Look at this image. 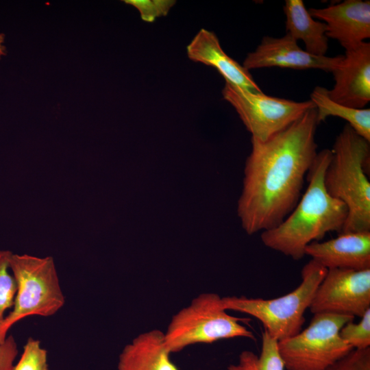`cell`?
<instances>
[{
    "label": "cell",
    "mask_w": 370,
    "mask_h": 370,
    "mask_svg": "<svg viewBox=\"0 0 370 370\" xmlns=\"http://www.w3.org/2000/svg\"><path fill=\"white\" fill-rule=\"evenodd\" d=\"M328 269L310 260L301 269V282L293 291L274 299L245 296L222 297L223 308L247 314L259 320L264 330L280 341L299 334L305 323L304 313Z\"/></svg>",
    "instance_id": "obj_4"
},
{
    "label": "cell",
    "mask_w": 370,
    "mask_h": 370,
    "mask_svg": "<svg viewBox=\"0 0 370 370\" xmlns=\"http://www.w3.org/2000/svg\"><path fill=\"white\" fill-rule=\"evenodd\" d=\"M10 269L17 291L12 310L0 323V343L18 321L29 316H53L65 304L53 257L13 253Z\"/></svg>",
    "instance_id": "obj_5"
},
{
    "label": "cell",
    "mask_w": 370,
    "mask_h": 370,
    "mask_svg": "<svg viewBox=\"0 0 370 370\" xmlns=\"http://www.w3.org/2000/svg\"><path fill=\"white\" fill-rule=\"evenodd\" d=\"M186 51L192 61L216 69L225 82L252 92H262L249 71L222 49L214 32L201 29L188 45Z\"/></svg>",
    "instance_id": "obj_14"
},
{
    "label": "cell",
    "mask_w": 370,
    "mask_h": 370,
    "mask_svg": "<svg viewBox=\"0 0 370 370\" xmlns=\"http://www.w3.org/2000/svg\"><path fill=\"white\" fill-rule=\"evenodd\" d=\"M355 323L353 321L345 324L339 334L342 340L353 349L370 347V308Z\"/></svg>",
    "instance_id": "obj_20"
},
{
    "label": "cell",
    "mask_w": 370,
    "mask_h": 370,
    "mask_svg": "<svg viewBox=\"0 0 370 370\" xmlns=\"http://www.w3.org/2000/svg\"><path fill=\"white\" fill-rule=\"evenodd\" d=\"M278 343L264 330L260 355L244 350L239 355L238 363L230 365L227 370H284L285 366L278 351Z\"/></svg>",
    "instance_id": "obj_18"
},
{
    "label": "cell",
    "mask_w": 370,
    "mask_h": 370,
    "mask_svg": "<svg viewBox=\"0 0 370 370\" xmlns=\"http://www.w3.org/2000/svg\"><path fill=\"white\" fill-rule=\"evenodd\" d=\"M326 25V36L345 49H354L370 38L369 0H345L325 8L308 10Z\"/></svg>",
    "instance_id": "obj_12"
},
{
    "label": "cell",
    "mask_w": 370,
    "mask_h": 370,
    "mask_svg": "<svg viewBox=\"0 0 370 370\" xmlns=\"http://www.w3.org/2000/svg\"><path fill=\"white\" fill-rule=\"evenodd\" d=\"M170 354L164 333L152 330L138 334L124 347L117 370H179Z\"/></svg>",
    "instance_id": "obj_15"
},
{
    "label": "cell",
    "mask_w": 370,
    "mask_h": 370,
    "mask_svg": "<svg viewBox=\"0 0 370 370\" xmlns=\"http://www.w3.org/2000/svg\"><path fill=\"white\" fill-rule=\"evenodd\" d=\"M334 84L329 97L341 105L362 109L370 101V42L345 51L341 64L332 72Z\"/></svg>",
    "instance_id": "obj_11"
},
{
    "label": "cell",
    "mask_w": 370,
    "mask_h": 370,
    "mask_svg": "<svg viewBox=\"0 0 370 370\" xmlns=\"http://www.w3.org/2000/svg\"><path fill=\"white\" fill-rule=\"evenodd\" d=\"M304 252L327 269H369L370 232L339 234L329 241H314Z\"/></svg>",
    "instance_id": "obj_13"
},
{
    "label": "cell",
    "mask_w": 370,
    "mask_h": 370,
    "mask_svg": "<svg viewBox=\"0 0 370 370\" xmlns=\"http://www.w3.org/2000/svg\"><path fill=\"white\" fill-rule=\"evenodd\" d=\"M18 352L17 343L14 336H7L0 343V370H12Z\"/></svg>",
    "instance_id": "obj_24"
},
{
    "label": "cell",
    "mask_w": 370,
    "mask_h": 370,
    "mask_svg": "<svg viewBox=\"0 0 370 370\" xmlns=\"http://www.w3.org/2000/svg\"><path fill=\"white\" fill-rule=\"evenodd\" d=\"M354 317L314 314L299 334L278 341L279 353L287 370H327L353 348L340 336L341 328Z\"/></svg>",
    "instance_id": "obj_7"
},
{
    "label": "cell",
    "mask_w": 370,
    "mask_h": 370,
    "mask_svg": "<svg viewBox=\"0 0 370 370\" xmlns=\"http://www.w3.org/2000/svg\"><path fill=\"white\" fill-rule=\"evenodd\" d=\"M47 358V351L41 346L40 341L29 337L12 370H49Z\"/></svg>",
    "instance_id": "obj_21"
},
{
    "label": "cell",
    "mask_w": 370,
    "mask_h": 370,
    "mask_svg": "<svg viewBox=\"0 0 370 370\" xmlns=\"http://www.w3.org/2000/svg\"><path fill=\"white\" fill-rule=\"evenodd\" d=\"M226 311L218 294L206 293L194 298L174 314L164 333L170 353L195 343H212L236 337L254 340L253 332L241 323L243 319Z\"/></svg>",
    "instance_id": "obj_6"
},
{
    "label": "cell",
    "mask_w": 370,
    "mask_h": 370,
    "mask_svg": "<svg viewBox=\"0 0 370 370\" xmlns=\"http://www.w3.org/2000/svg\"><path fill=\"white\" fill-rule=\"evenodd\" d=\"M327 370H370V347L353 349Z\"/></svg>",
    "instance_id": "obj_23"
},
{
    "label": "cell",
    "mask_w": 370,
    "mask_h": 370,
    "mask_svg": "<svg viewBox=\"0 0 370 370\" xmlns=\"http://www.w3.org/2000/svg\"><path fill=\"white\" fill-rule=\"evenodd\" d=\"M317 111L318 123L330 116H338L346 121L358 135L370 142V108H352L332 101L328 89L316 86L310 94Z\"/></svg>",
    "instance_id": "obj_17"
},
{
    "label": "cell",
    "mask_w": 370,
    "mask_h": 370,
    "mask_svg": "<svg viewBox=\"0 0 370 370\" xmlns=\"http://www.w3.org/2000/svg\"><path fill=\"white\" fill-rule=\"evenodd\" d=\"M284 12L286 34L296 41L301 40L308 53L325 56L328 49L325 23L312 17L302 0H286Z\"/></svg>",
    "instance_id": "obj_16"
},
{
    "label": "cell",
    "mask_w": 370,
    "mask_h": 370,
    "mask_svg": "<svg viewBox=\"0 0 370 370\" xmlns=\"http://www.w3.org/2000/svg\"><path fill=\"white\" fill-rule=\"evenodd\" d=\"M370 308V269H330L310 306L314 314L361 317Z\"/></svg>",
    "instance_id": "obj_9"
},
{
    "label": "cell",
    "mask_w": 370,
    "mask_h": 370,
    "mask_svg": "<svg viewBox=\"0 0 370 370\" xmlns=\"http://www.w3.org/2000/svg\"><path fill=\"white\" fill-rule=\"evenodd\" d=\"M12 254L9 250L0 249V323L5 311L13 306L17 291L16 282L10 269Z\"/></svg>",
    "instance_id": "obj_19"
},
{
    "label": "cell",
    "mask_w": 370,
    "mask_h": 370,
    "mask_svg": "<svg viewBox=\"0 0 370 370\" xmlns=\"http://www.w3.org/2000/svg\"><path fill=\"white\" fill-rule=\"evenodd\" d=\"M3 41H4V35L2 34H0V56H3L6 53V50L3 45Z\"/></svg>",
    "instance_id": "obj_25"
},
{
    "label": "cell",
    "mask_w": 370,
    "mask_h": 370,
    "mask_svg": "<svg viewBox=\"0 0 370 370\" xmlns=\"http://www.w3.org/2000/svg\"><path fill=\"white\" fill-rule=\"evenodd\" d=\"M332 151H319L307 173L308 188L292 212L275 227L262 232L268 248L298 260L310 243L320 241L328 232L340 233L347 217L345 204L332 197L324 185V175Z\"/></svg>",
    "instance_id": "obj_2"
},
{
    "label": "cell",
    "mask_w": 370,
    "mask_h": 370,
    "mask_svg": "<svg viewBox=\"0 0 370 370\" xmlns=\"http://www.w3.org/2000/svg\"><path fill=\"white\" fill-rule=\"evenodd\" d=\"M369 143L346 123L331 149L324 185L327 192L343 201L348 210L339 234L370 232Z\"/></svg>",
    "instance_id": "obj_3"
},
{
    "label": "cell",
    "mask_w": 370,
    "mask_h": 370,
    "mask_svg": "<svg viewBox=\"0 0 370 370\" xmlns=\"http://www.w3.org/2000/svg\"><path fill=\"white\" fill-rule=\"evenodd\" d=\"M222 95L236 110L251 137L261 141L284 130L308 110L315 108L310 100L295 101L271 97L227 82Z\"/></svg>",
    "instance_id": "obj_8"
},
{
    "label": "cell",
    "mask_w": 370,
    "mask_h": 370,
    "mask_svg": "<svg viewBox=\"0 0 370 370\" xmlns=\"http://www.w3.org/2000/svg\"><path fill=\"white\" fill-rule=\"evenodd\" d=\"M343 56L312 55L301 49L297 41L286 34L280 38L264 36L256 49L249 53L243 66L247 71L278 66L292 69H321L332 72L342 62Z\"/></svg>",
    "instance_id": "obj_10"
},
{
    "label": "cell",
    "mask_w": 370,
    "mask_h": 370,
    "mask_svg": "<svg viewBox=\"0 0 370 370\" xmlns=\"http://www.w3.org/2000/svg\"><path fill=\"white\" fill-rule=\"evenodd\" d=\"M123 1L136 8L141 19L148 23H152L157 18L167 15L176 2L174 0H125Z\"/></svg>",
    "instance_id": "obj_22"
},
{
    "label": "cell",
    "mask_w": 370,
    "mask_h": 370,
    "mask_svg": "<svg viewBox=\"0 0 370 370\" xmlns=\"http://www.w3.org/2000/svg\"><path fill=\"white\" fill-rule=\"evenodd\" d=\"M315 108L261 141L251 137L237 213L249 235L273 229L292 212L318 153Z\"/></svg>",
    "instance_id": "obj_1"
}]
</instances>
